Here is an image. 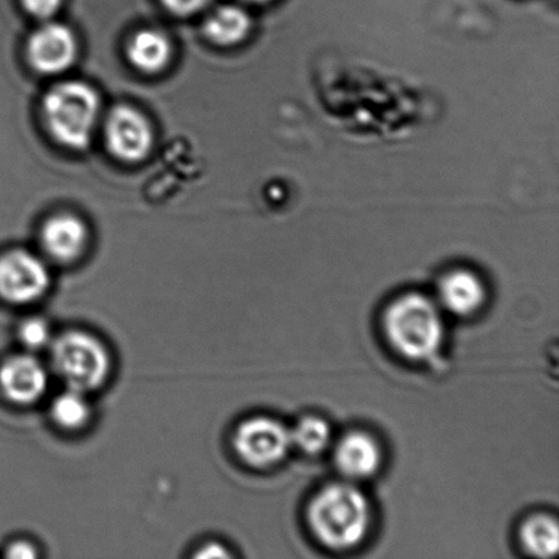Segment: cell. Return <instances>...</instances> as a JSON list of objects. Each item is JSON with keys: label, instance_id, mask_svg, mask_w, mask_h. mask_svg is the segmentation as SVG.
I'll use <instances>...</instances> for the list:
<instances>
[{"label": "cell", "instance_id": "6da1fadb", "mask_svg": "<svg viewBox=\"0 0 559 559\" xmlns=\"http://www.w3.org/2000/svg\"><path fill=\"white\" fill-rule=\"evenodd\" d=\"M372 512L367 497L353 484L323 487L307 511L311 533L332 550H349L369 534Z\"/></svg>", "mask_w": 559, "mask_h": 559}, {"label": "cell", "instance_id": "7a4b0ae2", "mask_svg": "<svg viewBox=\"0 0 559 559\" xmlns=\"http://www.w3.org/2000/svg\"><path fill=\"white\" fill-rule=\"evenodd\" d=\"M441 307L424 294L400 296L388 307L383 328L399 355L414 361L435 358L445 338Z\"/></svg>", "mask_w": 559, "mask_h": 559}, {"label": "cell", "instance_id": "3957f363", "mask_svg": "<svg viewBox=\"0 0 559 559\" xmlns=\"http://www.w3.org/2000/svg\"><path fill=\"white\" fill-rule=\"evenodd\" d=\"M48 349L51 370L66 388L90 393L111 376V354L95 334L71 329L53 337Z\"/></svg>", "mask_w": 559, "mask_h": 559}, {"label": "cell", "instance_id": "277c9868", "mask_svg": "<svg viewBox=\"0 0 559 559\" xmlns=\"http://www.w3.org/2000/svg\"><path fill=\"white\" fill-rule=\"evenodd\" d=\"M100 100L95 90L82 82H63L44 100V115L53 139L70 150H85L95 131Z\"/></svg>", "mask_w": 559, "mask_h": 559}, {"label": "cell", "instance_id": "5b68a950", "mask_svg": "<svg viewBox=\"0 0 559 559\" xmlns=\"http://www.w3.org/2000/svg\"><path fill=\"white\" fill-rule=\"evenodd\" d=\"M233 443L238 457L254 468L272 467L282 462L293 448L288 427L264 415L240 421Z\"/></svg>", "mask_w": 559, "mask_h": 559}, {"label": "cell", "instance_id": "8992f818", "mask_svg": "<svg viewBox=\"0 0 559 559\" xmlns=\"http://www.w3.org/2000/svg\"><path fill=\"white\" fill-rule=\"evenodd\" d=\"M51 285L48 266L40 257L26 250L0 255V299L13 306L40 300Z\"/></svg>", "mask_w": 559, "mask_h": 559}, {"label": "cell", "instance_id": "52a82bcc", "mask_svg": "<svg viewBox=\"0 0 559 559\" xmlns=\"http://www.w3.org/2000/svg\"><path fill=\"white\" fill-rule=\"evenodd\" d=\"M49 385V371L35 354L9 356L0 365V393L9 403L32 405L44 397Z\"/></svg>", "mask_w": 559, "mask_h": 559}, {"label": "cell", "instance_id": "ba28073f", "mask_svg": "<svg viewBox=\"0 0 559 559\" xmlns=\"http://www.w3.org/2000/svg\"><path fill=\"white\" fill-rule=\"evenodd\" d=\"M109 151L120 160L134 163L147 156L153 145V130L144 115L120 106L109 114L106 124Z\"/></svg>", "mask_w": 559, "mask_h": 559}, {"label": "cell", "instance_id": "9c48e42d", "mask_svg": "<svg viewBox=\"0 0 559 559\" xmlns=\"http://www.w3.org/2000/svg\"><path fill=\"white\" fill-rule=\"evenodd\" d=\"M76 38L68 26L62 24L44 25L29 40V53L33 68L43 74H59L70 69L76 58Z\"/></svg>", "mask_w": 559, "mask_h": 559}, {"label": "cell", "instance_id": "30bf717a", "mask_svg": "<svg viewBox=\"0 0 559 559\" xmlns=\"http://www.w3.org/2000/svg\"><path fill=\"white\" fill-rule=\"evenodd\" d=\"M334 463L349 480L370 478L381 467V447L367 432L350 431L334 449Z\"/></svg>", "mask_w": 559, "mask_h": 559}, {"label": "cell", "instance_id": "8fae6325", "mask_svg": "<svg viewBox=\"0 0 559 559\" xmlns=\"http://www.w3.org/2000/svg\"><path fill=\"white\" fill-rule=\"evenodd\" d=\"M486 300L485 284L475 273L459 270L448 273L438 285L437 304L442 311L456 317H469L480 310Z\"/></svg>", "mask_w": 559, "mask_h": 559}, {"label": "cell", "instance_id": "7c38bea8", "mask_svg": "<svg viewBox=\"0 0 559 559\" xmlns=\"http://www.w3.org/2000/svg\"><path fill=\"white\" fill-rule=\"evenodd\" d=\"M87 229L79 217L59 215L51 218L41 233V245L49 259L69 264L84 253Z\"/></svg>", "mask_w": 559, "mask_h": 559}, {"label": "cell", "instance_id": "4fadbf2b", "mask_svg": "<svg viewBox=\"0 0 559 559\" xmlns=\"http://www.w3.org/2000/svg\"><path fill=\"white\" fill-rule=\"evenodd\" d=\"M171 44L157 31H141L130 41L128 53L131 63L145 73H157L166 68L171 58Z\"/></svg>", "mask_w": 559, "mask_h": 559}, {"label": "cell", "instance_id": "5bb4252c", "mask_svg": "<svg viewBox=\"0 0 559 559\" xmlns=\"http://www.w3.org/2000/svg\"><path fill=\"white\" fill-rule=\"evenodd\" d=\"M51 419L59 429L76 431L84 429L92 419V404L87 393L66 388L53 397L49 407Z\"/></svg>", "mask_w": 559, "mask_h": 559}, {"label": "cell", "instance_id": "9a60e30c", "mask_svg": "<svg viewBox=\"0 0 559 559\" xmlns=\"http://www.w3.org/2000/svg\"><path fill=\"white\" fill-rule=\"evenodd\" d=\"M251 29V20L245 10L235 5H224L206 21L205 31L213 43L221 46H235L248 37Z\"/></svg>", "mask_w": 559, "mask_h": 559}, {"label": "cell", "instance_id": "2e32d148", "mask_svg": "<svg viewBox=\"0 0 559 559\" xmlns=\"http://www.w3.org/2000/svg\"><path fill=\"white\" fill-rule=\"evenodd\" d=\"M520 539L531 555L540 558L555 557L559 547L557 520L547 514L530 518L520 530Z\"/></svg>", "mask_w": 559, "mask_h": 559}, {"label": "cell", "instance_id": "e0dca14e", "mask_svg": "<svg viewBox=\"0 0 559 559\" xmlns=\"http://www.w3.org/2000/svg\"><path fill=\"white\" fill-rule=\"evenodd\" d=\"M290 430L293 447L306 454H318L328 448L332 440V430L320 416H306Z\"/></svg>", "mask_w": 559, "mask_h": 559}, {"label": "cell", "instance_id": "ac0fdd59", "mask_svg": "<svg viewBox=\"0 0 559 559\" xmlns=\"http://www.w3.org/2000/svg\"><path fill=\"white\" fill-rule=\"evenodd\" d=\"M20 343L26 353L36 354L49 348L53 340L51 326L47 320L41 317H27L20 323L19 331Z\"/></svg>", "mask_w": 559, "mask_h": 559}, {"label": "cell", "instance_id": "d6986e66", "mask_svg": "<svg viewBox=\"0 0 559 559\" xmlns=\"http://www.w3.org/2000/svg\"><path fill=\"white\" fill-rule=\"evenodd\" d=\"M25 9L37 19L46 20L52 16L62 4V0H22Z\"/></svg>", "mask_w": 559, "mask_h": 559}, {"label": "cell", "instance_id": "ffe728a7", "mask_svg": "<svg viewBox=\"0 0 559 559\" xmlns=\"http://www.w3.org/2000/svg\"><path fill=\"white\" fill-rule=\"evenodd\" d=\"M211 2L212 0H163L167 9L179 15L194 14Z\"/></svg>", "mask_w": 559, "mask_h": 559}, {"label": "cell", "instance_id": "44dd1931", "mask_svg": "<svg viewBox=\"0 0 559 559\" xmlns=\"http://www.w3.org/2000/svg\"><path fill=\"white\" fill-rule=\"evenodd\" d=\"M4 556L13 559H32L38 556L37 547L27 540H15L5 547Z\"/></svg>", "mask_w": 559, "mask_h": 559}, {"label": "cell", "instance_id": "7402d4cb", "mask_svg": "<svg viewBox=\"0 0 559 559\" xmlns=\"http://www.w3.org/2000/svg\"><path fill=\"white\" fill-rule=\"evenodd\" d=\"M229 551L221 544H206L202 546L199 551H197V558H228Z\"/></svg>", "mask_w": 559, "mask_h": 559}, {"label": "cell", "instance_id": "603a6c76", "mask_svg": "<svg viewBox=\"0 0 559 559\" xmlns=\"http://www.w3.org/2000/svg\"><path fill=\"white\" fill-rule=\"evenodd\" d=\"M248 2H251V3H266V2H270V0H248Z\"/></svg>", "mask_w": 559, "mask_h": 559}]
</instances>
